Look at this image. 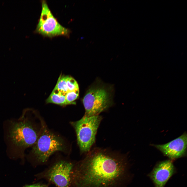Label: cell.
I'll list each match as a JSON object with an SVG mask.
<instances>
[{"instance_id":"obj_12","label":"cell","mask_w":187,"mask_h":187,"mask_svg":"<svg viewBox=\"0 0 187 187\" xmlns=\"http://www.w3.org/2000/svg\"><path fill=\"white\" fill-rule=\"evenodd\" d=\"M79 90L68 91L65 95L66 101L69 104H76L74 101L78 97L79 95Z\"/></svg>"},{"instance_id":"obj_14","label":"cell","mask_w":187,"mask_h":187,"mask_svg":"<svg viewBox=\"0 0 187 187\" xmlns=\"http://www.w3.org/2000/svg\"><path fill=\"white\" fill-rule=\"evenodd\" d=\"M24 187H49L47 185L41 183H37L28 185Z\"/></svg>"},{"instance_id":"obj_6","label":"cell","mask_w":187,"mask_h":187,"mask_svg":"<svg viewBox=\"0 0 187 187\" xmlns=\"http://www.w3.org/2000/svg\"><path fill=\"white\" fill-rule=\"evenodd\" d=\"M38 136L31 123L26 119L14 123L9 131L11 142L16 146L22 148L34 145Z\"/></svg>"},{"instance_id":"obj_1","label":"cell","mask_w":187,"mask_h":187,"mask_svg":"<svg viewBox=\"0 0 187 187\" xmlns=\"http://www.w3.org/2000/svg\"><path fill=\"white\" fill-rule=\"evenodd\" d=\"M128 168L125 157L95 149L74 164L70 187H123L128 177Z\"/></svg>"},{"instance_id":"obj_10","label":"cell","mask_w":187,"mask_h":187,"mask_svg":"<svg viewBox=\"0 0 187 187\" xmlns=\"http://www.w3.org/2000/svg\"><path fill=\"white\" fill-rule=\"evenodd\" d=\"M65 95L53 89L46 99V103H54L61 106L68 105L66 101Z\"/></svg>"},{"instance_id":"obj_5","label":"cell","mask_w":187,"mask_h":187,"mask_svg":"<svg viewBox=\"0 0 187 187\" xmlns=\"http://www.w3.org/2000/svg\"><path fill=\"white\" fill-rule=\"evenodd\" d=\"M41 3V14L35 32L50 38L59 36L68 37L70 32L69 30L58 22L45 1H42Z\"/></svg>"},{"instance_id":"obj_2","label":"cell","mask_w":187,"mask_h":187,"mask_svg":"<svg viewBox=\"0 0 187 187\" xmlns=\"http://www.w3.org/2000/svg\"><path fill=\"white\" fill-rule=\"evenodd\" d=\"M113 89L100 81H97L88 89L83 99L88 116L98 115L113 104Z\"/></svg>"},{"instance_id":"obj_4","label":"cell","mask_w":187,"mask_h":187,"mask_svg":"<svg viewBox=\"0 0 187 187\" xmlns=\"http://www.w3.org/2000/svg\"><path fill=\"white\" fill-rule=\"evenodd\" d=\"M64 150L62 139L44 128L34 145L32 152L38 162L43 163L55 152Z\"/></svg>"},{"instance_id":"obj_8","label":"cell","mask_w":187,"mask_h":187,"mask_svg":"<svg viewBox=\"0 0 187 187\" xmlns=\"http://www.w3.org/2000/svg\"><path fill=\"white\" fill-rule=\"evenodd\" d=\"M187 141V134L184 133L167 143L153 145L165 155L171 159H175L182 157L186 154Z\"/></svg>"},{"instance_id":"obj_9","label":"cell","mask_w":187,"mask_h":187,"mask_svg":"<svg viewBox=\"0 0 187 187\" xmlns=\"http://www.w3.org/2000/svg\"><path fill=\"white\" fill-rule=\"evenodd\" d=\"M174 166L170 160L159 163L155 167L150 174L155 187H164L174 173Z\"/></svg>"},{"instance_id":"obj_13","label":"cell","mask_w":187,"mask_h":187,"mask_svg":"<svg viewBox=\"0 0 187 187\" xmlns=\"http://www.w3.org/2000/svg\"><path fill=\"white\" fill-rule=\"evenodd\" d=\"M66 83L68 91L79 90L77 82L72 77L67 76Z\"/></svg>"},{"instance_id":"obj_7","label":"cell","mask_w":187,"mask_h":187,"mask_svg":"<svg viewBox=\"0 0 187 187\" xmlns=\"http://www.w3.org/2000/svg\"><path fill=\"white\" fill-rule=\"evenodd\" d=\"M74 164L69 161H57L38 175L56 187H70V174Z\"/></svg>"},{"instance_id":"obj_3","label":"cell","mask_w":187,"mask_h":187,"mask_svg":"<svg viewBox=\"0 0 187 187\" xmlns=\"http://www.w3.org/2000/svg\"><path fill=\"white\" fill-rule=\"evenodd\" d=\"M102 119L99 115L90 116L84 115L79 120L71 123L75 130L81 152L90 151L95 141L97 131Z\"/></svg>"},{"instance_id":"obj_11","label":"cell","mask_w":187,"mask_h":187,"mask_svg":"<svg viewBox=\"0 0 187 187\" xmlns=\"http://www.w3.org/2000/svg\"><path fill=\"white\" fill-rule=\"evenodd\" d=\"M67 76H60L54 90L66 94L68 92L66 83Z\"/></svg>"}]
</instances>
